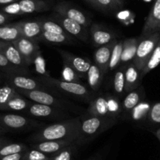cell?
Instances as JSON below:
<instances>
[{"mask_svg": "<svg viewBox=\"0 0 160 160\" xmlns=\"http://www.w3.org/2000/svg\"><path fill=\"white\" fill-rule=\"evenodd\" d=\"M80 118L74 117L43 126L29 138L33 143L45 141L68 140L75 143L79 133Z\"/></svg>", "mask_w": 160, "mask_h": 160, "instance_id": "obj_1", "label": "cell"}, {"mask_svg": "<svg viewBox=\"0 0 160 160\" xmlns=\"http://www.w3.org/2000/svg\"><path fill=\"white\" fill-rule=\"evenodd\" d=\"M21 37V32L16 23L0 25V42H13Z\"/></svg>", "mask_w": 160, "mask_h": 160, "instance_id": "obj_26", "label": "cell"}, {"mask_svg": "<svg viewBox=\"0 0 160 160\" xmlns=\"http://www.w3.org/2000/svg\"><path fill=\"white\" fill-rule=\"evenodd\" d=\"M73 144H75V143L73 141H68V140H57V141H45L35 142L33 143L31 147L32 148L36 149V150L40 151L47 155H51L61 151L64 148Z\"/></svg>", "mask_w": 160, "mask_h": 160, "instance_id": "obj_20", "label": "cell"}, {"mask_svg": "<svg viewBox=\"0 0 160 160\" xmlns=\"http://www.w3.org/2000/svg\"><path fill=\"white\" fill-rule=\"evenodd\" d=\"M48 18L53 20L55 22L59 24L62 28L71 36L77 38L78 39L87 42L89 39L88 29L84 26L81 25L76 21L68 18L60 13L53 12Z\"/></svg>", "mask_w": 160, "mask_h": 160, "instance_id": "obj_10", "label": "cell"}, {"mask_svg": "<svg viewBox=\"0 0 160 160\" xmlns=\"http://www.w3.org/2000/svg\"><path fill=\"white\" fill-rule=\"evenodd\" d=\"M90 160H96V159H94V158H93V159H90Z\"/></svg>", "mask_w": 160, "mask_h": 160, "instance_id": "obj_51", "label": "cell"}, {"mask_svg": "<svg viewBox=\"0 0 160 160\" xmlns=\"http://www.w3.org/2000/svg\"><path fill=\"white\" fill-rule=\"evenodd\" d=\"M125 67H121L117 68L115 72L113 78V88L115 96L117 98H121L126 94L125 92Z\"/></svg>", "mask_w": 160, "mask_h": 160, "instance_id": "obj_30", "label": "cell"}, {"mask_svg": "<svg viewBox=\"0 0 160 160\" xmlns=\"http://www.w3.org/2000/svg\"><path fill=\"white\" fill-rule=\"evenodd\" d=\"M160 40V32L138 38V45L133 63L141 72Z\"/></svg>", "mask_w": 160, "mask_h": 160, "instance_id": "obj_7", "label": "cell"}, {"mask_svg": "<svg viewBox=\"0 0 160 160\" xmlns=\"http://www.w3.org/2000/svg\"><path fill=\"white\" fill-rule=\"evenodd\" d=\"M95 7L105 10H116L120 9L114 0H95Z\"/></svg>", "mask_w": 160, "mask_h": 160, "instance_id": "obj_40", "label": "cell"}, {"mask_svg": "<svg viewBox=\"0 0 160 160\" xmlns=\"http://www.w3.org/2000/svg\"><path fill=\"white\" fill-rule=\"evenodd\" d=\"M87 112L90 115L118 121L122 115V103L116 96L106 93L93 98L89 102Z\"/></svg>", "mask_w": 160, "mask_h": 160, "instance_id": "obj_3", "label": "cell"}, {"mask_svg": "<svg viewBox=\"0 0 160 160\" xmlns=\"http://www.w3.org/2000/svg\"><path fill=\"white\" fill-rule=\"evenodd\" d=\"M37 79L42 83L45 84L49 88L57 89L62 93L74 97V98H80L85 101L90 102L93 98V93L88 90L86 86L82 83L77 82H67L63 79H58L51 76H40Z\"/></svg>", "mask_w": 160, "mask_h": 160, "instance_id": "obj_4", "label": "cell"}, {"mask_svg": "<svg viewBox=\"0 0 160 160\" xmlns=\"http://www.w3.org/2000/svg\"><path fill=\"white\" fill-rule=\"evenodd\" d=\"M73 38L69 35H61V34L51 33V32L42 31L40 34L37 42H43L50 44H56V45H61V44H68L72 42Z\"/></svg>", "mask_w": 160, "mask_h": 160, "instance_id": "obj_25", "label": "cell"}, {"mask_svg": "<svg viewBox=\"0 0 160 160\" xmlns=\"http://www.w3.org/2000/svg\"><path fill=\"white\" fill-rule=\"evenodd\" d=\"M122 44L123 41L117 40L115 46L112 50V55H111L110 62H109L108 71H113L118 68L121 64V56L122 52Z\"/></svg>", "mask_w": 160, "mask_h": 160, "instance_id": "obj_33", "label": "cell"}, {"mask_svg": "<svg viewBox=\"0 0 160 160\" xmlns=\"http://www.w3.org/2000/svg\"><path fill=\"white\" fill-rule=\"evenodd\" d=\"M23 160H50V155L36 149H28L24 152Z\"/></svg>", "mask_w": 160, "mask_h": 160, "instance_id": "obj_38", "label": "cell"}, {"mask_svg": "<svg viewBox=\"0 0 160 160\" xmlns=\"http://www.w3.org/2000/svg\"><path fill=\"white\" fill-rule=\"evenodd\" d=\"M32 103V101H31L30 100H28L18 92L9 101V102L4 108L3 112H24L31 105Z\"/></svg>", "mask_w": 160, "mask_h": 160, "instance_id": "obj_24", "label": "cell"}, {"mask_svg": "<svg viewBox=\"0 0 160 160\" xmlns=\"http://www.w3.org/2000/svg\"><path fill=\"white\" fill-rule=\"evenodd\" d=\"M63 64H64V68H63L62 70V79L64 81H67V82L82 83L79 75L67 64L64 62H63Z\"/></svg>", "mask_w": 160, "mask_h": 160, "instance_id": "obj_37", "label": "cell"}, {"mask_svg": "<svg viewBox=\"0 0 160 160\" xmlns=\"http://www.w3.org/2000/svg\"><path fill=\"white\" fill-rule=\"evenodd\" d=\"M0 53H2L13 65L22 68L28 67L13 42H0Z\"/></svg>", "mask_w": 160, "mask_h": 160, "instance_id": "obj_18", "label": "cell"}, {"mask_svg": "<svg viewBox=\"0 0 160 160\" xmlns=\"http://www.w3.org/2000/svg\"><path fill=\"white\" fill-rule=\"evenodd\" d=\"M85 1L88 2V3H90L91 6L95 7V0H85Z\"/></svg>", "mask_w": 160, "mask_h": 160, "instance_id": "obj_48", "label": "cell"}, {"mask_svg": "<svg viewBox=\"0 0 160 160\" xmlns=\"http://www.w3.org/2000/svg\"><path fill=\"white\" fill-rule=\"evenodd\" d=\"M37 21L39 22L42 31L51 32V33L61 34V35H68L59 24L50 18H38Z\"/></svg>", "mask_w": 160, "mask_h": 160, "instance_id": "obj_34", "label": "cell"}, {"mask_svg": "<svg viewBox=\"0 0 160 160\" xmlns=\"http://www.w3.org/2000/svg\"><path fill=\"white\" fill-rule=\"evenodd\" d=\"M4 80V76H3V73L2 72H0V84L2 83L3 82Z\"/></svg>", "mask_w": 160, "mask_h": 160, "instance_id": "obj_50", "label": "cell"}, {"mask_svg": "<svg viewBox=\"0 0 160 160\" xmlns=\"http://www.w3.org/2000/svg\"><path fill=\"white\" fill-rule=\"evenodd\" d=\"M13 18V17L7 15L4 13L3 12H0V25H4L7 24L10 20Z\"/></svg>", "mask_w": 160, "mask_h": 160, "instance_id": "obj_43", "label": "cell"}, {"mask_svg": "<svg viewBox=\"0 0 160 160\" xmlns=\"http://www.w3.org/2000/svg\"><path fill=\"white\" fill-rule=\"evenodd\" d=\"M160 32V0H155L144 22L140 37Z\"/></svg>", "mask_w": 160, "mask_h": 160, "instance_id": "obj_15", "label": "cell"}, {"mask_svg": "<svg viewBox=\"0 0 160 160\" xmlns=\"http://www.w3.org/2000/svg\"><path fill=\"white\" fill-rule=\"evenodd\" d=\"M147 119L153 125H160V102L152 104Z\"/></svg>", "mask_w": 160, "mask_h": 160, "instance_id": "obj_39", "label": "cell"}, {"mask_svg": "<svg viewBox=\"0 0 160 160\" xmlns=\"http://www.w3.org/2000/svg\"><path fill=\"white\" fill-rule=\"evenodd\" d=\"M117 39H114L108 44L98 47L95 51L93 58H94V64L101 69L102 73L105 75L108 72L109 62H110L111 55L112 50L116 42Z\"/></svg>", "mask_w": 160, "mask_h": 160, "instance_id": "obj_16", "label": "cell"}, {"mask_svg": "<svg viewBox=\"0 0 160 160\" xmlns=\"http://www.w3.org/2000/svg\"><path fill=\"white\" fill-rule=\"evenodd\" d=\"M28 148L22 143H7L0 148V158L6 155L24 152Z\"/></svg>", "mask_w": 160, "mask_h": 160, "instance_id": "obj_35", "label": "cell"}, {"mask_svg": "<svg viewBox=\"0 0 160 160\" xmlns=\"http://www.w3.org/2000/svg\"><path fill=\"white\" fill-rule=\"evenodd\" d=\"M16 24L19 28L21 37L35 40L36 42L40 34L42 32L41 25L37 20L18 21V22H16Z\"/></svg>", "mask_w": 160, "mask_h": 160, "instance_id": "obj_22", "label": "cell"}, {"mask_svg": "<svg viewBox=\"0 0 160 160\" xmlns=\"http://www.w3.org/2000/svg\"><path fill=\"white\" fill-rule=\"evenodd\" d=\"M13 43L24 58L27 65L30 66L33 64L34 60L40 52L38 42L24 37H21L13 42Z\"/></svg>", "mask_w": 160, "mask_h": 160, "instance_id": "obj_14", "label": "cell"}, {"mask_svg": "<svg viewBox=\"0 0 160 160\" xmlns=\"http://www.w3.org/2000/svg\"><path fill=\"white\" fill-rule=\"evenodd\" d=\"M155 137H156V138H158V141H160V127L158 129V130H156V131H155Z\"/></svg>", "mask_w": 160, "mask_h": 160, "instance_id": "obj_47", "label": "cell"}, {"mask_svg": "<svg viewBox=\"0 0 160 160\" xmlns=\"http://www.w3.org/2000/svg\"><path fill=\"white\" fill-rule=\"evenodd\" d=\"M17 93L16 89L7 82L0 86V111L3 112L5 106Z\"/></svg>", "mask_w": 160, "mask_h": 160, "instance_id": "obj_32", "label": "cell"}, {"mask_svg": "<svg viewBox=\"0 0 160 160\" xmlns=\"http://www.w3.org/2000/svg\"><path fill=\"white\" fill-rule=\"evenodd\" d=\"M23 156H24V152H21V153L13 154V155L1 157L0 160H23Z\"/></svg>", "mask_w": 160, "mask_h": 160, "instance_id": "obj_42", "label": "cell"}, {"mask_svg": "<svg viewBox=\"0 0 160 160\" xmlns=\"http://www.w3.org/2000/svg\"><path fill=\"white\" fill-rule=\"evenodd\" d=\"M114 1L118 4V6L120 7V8H122L124 3V0H114Z\"/></svg>", "mask_w": 160, "mask_h": 160, "instance_id": "obj_46", "label": "cell"}, {"mask_svg": "<svg viewBox=\"0 0 160 160\" xmlns=\"http://www.w3.org/2000/svg\"><path fill=\"white\" fill-rule=\"evenodd\" d=\"M7 143H9V141L7 139L3 138H0V148L3 145H5L6 144H7Z\"/></svg>", "mask_w": 160, "mask_h": 160, "instance_id": "obj_45", "label": "cell"}, {"mask_svg": "<svg viewBox=\"0 0 160 160\" xmlns=\"http://www.w3.org/2000/svg\"><path fill=\"white\" fill-rule=\"evenodd\" d=\"M145 98V93L143 86H140L135 90L129 92L124 98L122 102V115L129 116L130 112L133 108L138 105L141 101H144Z\"/></svg>", "mask_w": 160, "mask_h": 160, "instance_id": "obj_19", "label": "cell"}, {"mask_svg": "<svg viewBox=\"0 0 160 160\" xmlns=\"http://www.w3.org/2000/svg\"><path fill=\"white\" fill-rule=\"evenodd\" d=\"M34 64L35 65V70L39 75H41V76H49L50 75L45 68V62L41 55V52H39L36 58H35Z\"/></svg>", "mask_w": 160, "mask_h": 160, "instance_id": "obj_41", "label": "cell"}, {"mask_svg": "<svg viewBox=\"0 0 160 160\" xmlns=\"http://www.w3.org/2000/svg\"><path fill=\"white\" fill-rule=\"evenodd\" d=\"M19 93L31 101L38 104H46V105L53 106L63 110L68 111V103L63 100L59 99L57 97L53 96L47 90H17Z\"/></svg>", "mask_w": 160, "mask_h": 160, "instance_id": "obj_9", "label": "cell"}, {"mask_svg": "<svg viewBox=\"0 0 160 160\" xmlns=\"http://www.w3.org/2000/svg\"><path fill=\"white\" fill-rule=\"evenodd\" d=\"M3 76L4 81L16 89V90H49L47 86L39 82L37 78H31L28 75L3 74Z\"/></svg>", "mask_w": 160, "mask_h": 160, "instance_id": "obj_11", "label": "cell"}, {"mask_svg": "<svg viewBox=\"0 0 160 160\" xmlns=\"http://www.w3.org/2000/svg\"><path fill=\"white\" fill-rule=\"evenodd\" d=\"M76 144H71L61 149L57 153L50 155V160H72L74 152L76 150Z\"/></svg>", "mask_w": 160, "mask_h": 160, "instance_id": "obj_36", "label": "cell"}, {"mask_svg": "<svg viewBox=\"0 0 160 160\" xmlns=\"http://www.w3.org/2000/svg\"><path fill=\"white\" fill-rule=\"evenodd\" d=\"M58 52L62 58L63 62L70 66L79 75L80 78H87V72L92 64L90 60L80 58L62 50H58Z\"/></svg>", "mask_w": 160, "mask_h": 160, "instance_id": "obj_13", "label": "cell"}, {"mask_svg": "<svg viewBox=\"0 0 160 160\" xmlns=\"http://www.w3.org/2000/svg\"><path fill=\"white\" fill-rule=\"evenodd\" d=\"M79 118V133L75 141V144L78 145L90 142L100 134L113 127L118 122L115 119L90 115L88 112L80 116Z\"/></svg>", "mask_w": 160, "mask_h": 160, "instance_id": "obj_2", "label": "cell"}, {"mask_svg": "<svg viewBox=\"0 0 160 160\" xmlns=\"http://www.w3.org/2000/svg\"><path fill=\"white\" fill-rule=\"evenodd\" d=\"M50 4L44 0H18L13 3L4 6L2 8V12L13 17L45 12L50 10Z\"/></svg>", "mask_w": 160, "mask_h": 160, "instance_id": "obj_5", "label": "cell"}, {"mask_svg": "<svg viewBox=\"0 0 160 160\" xmlns=\"http://www.w3.org/2000/svg\"><path fill=\"white\" fill-rule=\"evenodd\" d=\"M53 12L70 18L87 28L91 25V20L85 13L68 2H62L56 4L53 7Z\"/></svg>", "mask_w": 160, "mask_h": 160, "instance_id": "obj_12", "label": "cell"}, {"mask_svg": "<svg viewBox=\"0 0 160 160\" xmlns=\"http://www.w3.org/2000/svg\"><path fill=\"white\" fill-rule=\"evenodd\" d=\"M7 130H5V129L4 128H2V127H1V126H0V135H2V134H3V133H7Z\"/></svg>", "mask_w": 160, "mask_h": 160, "instance_id": "obj_49", "label": "cell"}, {"mask_svg": "<svg viewBox=\"0 0 160 160\" xmlns=\"http://www.w3.org/2000/svg\"><path fill=\"white\" fill-rule=\"evenodd\" d=\"M0 126L8 131H22L43 127V123L18 114H0Z\"/></svg>", "mask_w": 160, "mask_h": 160, "instance_id": "obj_6", "label": "cell"}, {"mask_svg": "<svg viewBox=\"0 0 160 160\" xmlns=\"http://www.w3.org/2000/svg\"><path fill=\"white\" fill-rule=\"evenodd\" d=\"M90 36L92 42L96 47H102L108 44L114 39H116V36L111 31L98 24H91L90 27Z\"/></svg>", "mask_w": 160, "mask_h": 160, "instance_id": "obj_17", "label": "cell"}, {"mask_svg": "<svg viewBox=\"0 0 160 160\" xmlns=\"http://www.w3.org/2000/svg\"><path fill=\"white\" fill-rule=\"evenodd\" d=\"M104 74L101 71V69L94 64L92 63L87 72V78L88 81V85L94 92H97L101 87L102 82Z\"/></svg>", "mask_w": 160, "mask_h": 160, "instance_id": "obj_27", "label": "cell"}, {"mask_svg": "<svg viewBox=\"0 0 160 160\" xmlns=\"http://www.w3.org/2000/svg\"><path fill=\"white\" fill-rule=\"evenodd\" d=\"M138 45V38H130L124 40L120 64L122 67H126L127 64L133 63L136 55Z\"/></svg>", "mask_w": 160, "mask_h": 160, "instance_id": "obj_23", "label": "cell"}, {"mask_svg": "<svg viewBox=\"0 0 160 160\" xmlns=\"http://www.w3.org/2000/svg\"><path fill=\"white\" fill-rule=\"evenodd\" d=\"M0 72L3 74H10V75H30L28 69L13 65L1 53H0Z\"/></svg>", "mask_w": 160, "mask_h": 160, "instance_id": "obj_29", "label": "cell"}, {"mask_svg": "<svg viewBox=\"0 0 160 160\" xmlns=\"http://www.w3.org/2000/svg\"><path fill=\"white\" fill-rule=\"evenodd\" d=\"M151 106L152 104L148 101L144 100L133 108V110L130 112L129 117L134 122H143L147 119Z\"/></svg>", "mask_w": 160, "mask_h": 160, "instance_id": "obj_28", "label": "cell"}, {"mask_svg": "<svg viewBox=\"0 0 160 160\" xmlns=\"http://www.w3.org/2000/svg\"><path fill=\"white\" fill-rule=\"evenodd\" d=\"M16 1H18V0H0V5H8V4L13 3Z\"/></svg>", "mask_w": 160, "mask_h": 160, "instance_id": "obj_44", "label": "cell"}, {"mask_svg": "<svg viewBox=\"0 0 160 160\" xmlns=\"http://www.w3.org/2000/svg\"><path fill=\"white\" fill-rule=\"evenodd\" d=\"M159 64H160V40L158 41L156 47H155L152 54L151 55V57L149 58L148 62L146 63L144 68H143V70L141 71V75L142 79L143 78H144V77L148 73V72H150L151 71L155 69Z\"/></svg>", "mask_w": 160, "mask_h": 160, "instance_id": "obj_31", "label": "cell"}, {"mask_svg": "<svg viewBox=\"0 0 160 160\" xmlns=\"http://www.w3.org/2000/svg\"><path fill=\"white\" fill-rule=\"evenodd\" d=\"M125 73V92L126 94L132 90H135L141 86V72L133 63L127 64L124 69Z\"/></svg>", "mask_w": 160, "mask_h": 160, "instance_id": "obj_21", "label": "cell"}, {"mask_svg": "<svg viewBox=\"0 0 160 160\" xmlns=\"http://www.w3.org/2000/svg\"><path fill=\"white\" fill-rule=\"evenodd\" d=\"M24 113L33 118L58 121L71 118L68 111L35 102H32L31 105L24 111Z\"/></svg>", "mask_w": 160, "mask_h": 160, "instance_id": "obj_8", "label": "cell"}]
</instances>
